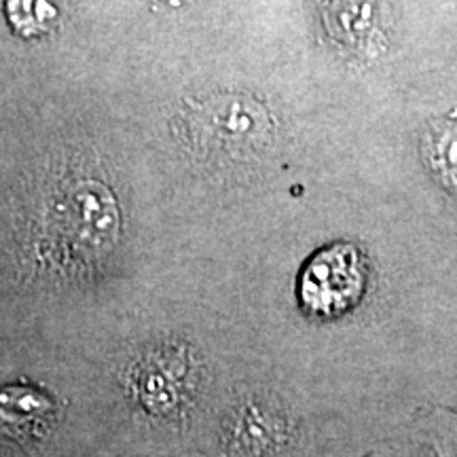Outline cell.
<instances>
[{"label": "cell", "mask_w": 457, "mask_h": 457, "mask_svg": "<svg viewBox=\"0 0 457 457\" xmlns=\"http://www.w3.org/2000/svg\"><path fill=\"white\" fill-rule=\"evenodd\" d=\"M49 403L30 390H0V432L11 436H30L47 420Z\"/></svg>", "instance_id": "cell-5"}, {"label": "cell", "mask_w": 457, "mask_h": 457, "mask_svg": "<svg viewBox=\"0 0 457 457\" xmlns=\"http://www.w3.org/2000/svg\"><path fill=\"white\" fill-rule=\"evenodd\" d=\"M49 236L62 248H106L119 233V210L106 185L94 179H71L55 191L47 216Z\"/></svg>", "instance_id": "cell-2"}, {"label": "cell", "mask_w": 457, "mask_h": 457, "mask_svg": "<svg viewBox=\"0 0 457 457\" xmlns=\"http://www.w3.org/2000/svg\"><path fill=\"white\" fill-rule=\"evenodd\" d=\"M182 128L204 157H261L271 146L276 125L270 111L250 96H214L182 117Z\"/></svg>", "instance_id": "cell-1"}, {"label": "cell", "mask_w": 457, "mask_h": 457, "mask_svg": "<svg viewBox=\"0 0 457 457\" xmlns=\"http://www.w3.org/2000/svg\"><path fill=\"white\" fill-rule=\"evenodd\" d=\"M324 20L330 37L353 54L375 55L386 47L384 0H327Z\"/></svg>", "instance_id": "cell-4"}, {"label": "cell", "mask_w": 457, "mask_h": 457, "mask_svg": "<svg viewBox=\"0 0 457 457\" xmlns=\"http://www.w3.org/2000/svg\"><path fill=\"white\" fill-rule=\"evenodd\" d=\"M369 265L358 245L339 242L313 254L299 279L303 310L316 318H337L362 299Z\"/></svg>", "instance_id": "cell-3"}, {"label": "cell", "mask_w": 457, "mask_h": 457, "mask_svg": "<svg viewBox=\"0 0 457 457\" xmlns=\"http://www.w3.org/2000/svg\"><path fill=\"white\" fill-rule=\"evenodd\" d=\"M434 457H457V449L443 447V445H438V447L434 449Z\"/></svg>", "instance_id": "cell-8"}, {"label": "cell", "mask_w": 457, "mask_h": 457, "mask_svg": "<svg viewBox=\"0 0 457 457\" xmlns=\"http://www.w3.org/2000/svg\"><path fill=\"white\" fill-rule=\"evenodd\" d=\"M421 151L436 179L457 193V119L434 123L426 131Z\"/></svg>", "instance_id": "cell-6"}, {"label": "cell", "mask_w": 457, "mask_h": 457, "mask_svg": "<svg viewBox=\"0 0 457 457\" xmlns=\"http://www.w3.org/2000/svg\"><path fill=\"white\" fill-rule=\"evenodd\" d=\"M7 17L21 37H38L60 20V0H7Z\"/></svg>", "instance_id": "cell-7"}]
</instances>
